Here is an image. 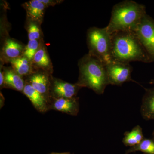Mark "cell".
Returning a JSON list of instances; mask_svg holds the SVG:
<instances>
[{"label":"cell","mask_w":154,"mask_h":154,"mask_svg":"<svg viewBox=\"0 0 154 154\" xmlns=\"http://www.w3.org/2000/svg\"><path fill=\"white\" fill-rule=\"evenodd\" d=\"M111 35L112 60L152 62L134 31H119Z\"/></svg>","instance_id":"6da1fadb"},{"label":"cell","mask_w":154,"mask_h":154,"mask_svg":"<svg viewBox=\"0 0 154 154\" xmlns=\"http://www.w3.org/2000/svg\"><path fill=\"white\" fill-rule=\"evenodd\" d=\"M146 14L144 5L130 0L120 2L113 6L106 28L110 34L119 31H134Z\"/></svg>","instance_id":"7a4b0ae2"},{"label":"cell","mask_w":154,"mask_h":154,"mask_svg":"<svg viewBox=\"0 0 154 154\" xmlns=\"http://www.w3.org/2000/svg\"><path fill=\"white\" fill-rule=\"evenodd\" d=\"M79 76L77 84L82 88L93 90L102 95L109 85L105 64L88 53L81 59L79 64Z\"/></svg>","instance_id":"3957f363"},{"label":"cell","mask_w":154,"mask_h":154,"mask_svg":"<svg viewBox=\"0 0 154 154\" xmlns=\"http://www.w3.org/2000/svg\"><path fill=\"white\" fill-rule=\"evenodd\" d=\"M87 41L89 54L105 64L112 61L111 35L106 27L90 28L88 32Z\"/></svg>","instance_id":"277c9868"},{"label":"cell","mask_w":154,"mask_h":154,"mask_svg":"<svg viewBox=\"0 0 154 154\" xmlns=\"http://www.w3.org/2000/svg\"><path fill=\"white\" fill-rule=\"evenodd\" d=\"M109 85L121 86L126 82L137 83L131 76L133 68L129 63L112 60L105 64Z\"/></svg>","instance_id":"5b68a950"},{"label":"cell","mask_w":154,"mask_h":154,"mask_svg":"<svg viewBox=\"0 0 154 154\" xmlns=\"http://www.w3.org/2000/svg\"><path fill=\"white\" fill-rule=\"evenodd\" d=\"M152 62H154V20L146 14L134 31Z\"/></svg>","instance_id":"8992f818"},{"label":"cell","mask_w":154,"mask_h":154,"mask_svg":"<svg viewBox=\"0 0 154 154\" xmlns=\"http://www.w3.org/2000/svg\"><path fill=\"white\" fill-rule=\"evenodd\" d=\"M81 88L78 84H72L58 79H51L50 97L51 99L76 97Z\"/></svg>","instance_id":"52a82bcc"},{"label":"cell","mask_w":154,"mask_h":154,"mask_svg":"<svg viewBox=\"0 0 154 154\" xmlns=\"http://www.w3.org/2000/svg\"><path fill=\"white\" fill-rule=\"evenodd\" d=\"M50 110H55L75 116L78 115L79 110V98L76 97L51 99Z\"/></svg>","instance_id":"ba28073f"},{"label":"cell","mask_w":154,"mask_h":154,"mask_svg":"<svg viewBox=\"0 0 154 154\" xmlns=\"http://www.w3.org/2000/svg\"><path fill=\"white\" fill-rule=\"evenodd\" d=\"M26 82L50 102L49 91L51 80L46 73L36 72L31 74Z\"/></svg>","instance_id":"9c48e42d"},{"label":"cell","mask_w":154,"mask_h":154,"mask_svg":"<svg viewBox=\"0 0 154 154\" xmlns=\"http://www.w3.org/2000/svg\"><path fill=\"white\" fill-rule=\"evenodd\" d=\"M32 103L33 107L40 113H45L50 110V102L30 84L25 82L23 92Z\"/></svg>","instance_id":"30bf717a"},{"label":"cell","mask_w":154,"mask_h":154,"mask_svg":"<svg viewBox=\"0 0 154 154\" xmlns=\"http://www.w3.org/2000/svg\"><path fill=\"white\" fill-rule=\"evenodd\" d=\"M144 89L145 93L143 97L141 114L146 120H154V88Z\"/></svg>","instance_id":"8fae6325"},{"label":"cell","mask_w":154,"mask_h":154,"mask_svg":"<svg viewBox=\"0 0 154 154\" xmlns=\"http://www.w3.org/2000/svg\"><path fill=\"white\" fill-rule=\"evenodd\" d=\"M28 17L33 22H41L46 6L40 0H32L23 5Z\"/></svg>","instance_id":"7c38bea8"},{"label":"cell","mask_w":154,"mask_h":154,"mask_svg":"<svg viewBox=\"0 0 154 154\" xmlns=\"http://www.w3.org/2000/svg\"><path fill=\"white\" fill-rule=\"evenodd\" d=\"M4 77V85L16 91L23 92L25 83L22 77L14 69L5 70Z\"/></svg>","instance_id":"4fadbf2b"},{"label":"cell","mask_w":154,"mask_h":154,"mask_svg":"<svg viewBox=\"0 0 154 154\" xmlns=\"http://www.w3.org/2000/svg\"><path fill=\"white\" fill-rule=\"evenodd\" d=\"M144 138L142 128L137 125L131 131L125 132L122 142L125 146L131 147L140 143Z\"/></svg>","instance_id":"5bb4252c"},{"label":"cell","mask_w":154,"mask_h":154,"mask_svg":"<svg viewBox=\"0 0 154 154\" xmlns=\"http://www.w3.org/2000/svg\"><path fill=\"white\" fill-rule=\"evenodd\" d=\"M24 51L23 45L14 39L8 38L5 42L3 51L6 57L11 60L20 57Z\"/></svg>","instance_id":"9a60e30c"},{"label":"cell","mask_w":154,"mask_h":154,"mask_svg":"<svg viewBox=\"0 0 154 154\" xmlns=\"http://www.w3.org/2000/svg\"><path fill=\"white\" fill-rule=\"evenodd\" d=\"M30 61L26 57H19L11 60L13 69L21 76L30 75L31 72Z\"/></svg>","instance_id":"2e32d148"},{"label":"cell","mask_w":154,"mask_h":154,"mask_svg":"<svg viewBox=\"0 0 154 154\" xmlns=\"http://www.w3.org/2000/svg\"><path fill=\"white\" fill-rule=\"evenodd\" d=\"M137 151L142 152L143 154H154L153 139L144 138L140 143L127 150L124 154H129Z\"/></svg>","instance_id":"e0dca14e"},{"label":"cell","mask_w":154,"mask_h":154,"mask_svg":"<svg viewBox=\"0 0 154 154\" xmlns=\"http://www.w3.org/2000/svg\"><path fill=\"white\" fill-rule=\"evenodd\" d=\"M32 62L36 66L44 70H49L51 68L50 59L44 47L39 48Z\"/></svg>","instance_id":"ac0fdd59"},{"label":"cell","mask_w":154,"mask_h":154,"mask_svg":"<svg viewBox=\"0 0 154 154\" xmlns=\"http://www.w3.org/2000/svg\"><path fill=\"white\" fill-rule=\"evenodd\" d=\"M39 48V42L38 40H29L23 52L24 57L28 59L30 61H32Z\"/></svg>","instance_id":"d6986e66"},{"label":"cell","mask_w":154,"mask_h":154,"mask_svg":"<svg viewBox=\"0 0 154 154\" xmlns=\"http://www.w3.org/2000/svg\"><path fill=\"white\" fill-rule=\"evenodd\" d=\"M28 32L29 40H38L41 36L40 29L36 23L33 22L29 24Z\"/></svg>","instance_id":"ffe728a7"},{"label":"cell","mask_w":154,"mask_h":154,"mask_svg":"<svg viewBox=\"0 0 154 154\" xmlns=\"http://www.w3.org/2000/svg\"><path fill=\"white\" fill-rule=\"evenodd\" d=\"M41 2L44 4L46 7L48 6H54L55 4H56V1L55 2H54L52 1H49V0H47V1H45V0H40Z\"/></svg>","instance_id":"44dd1931"},{"label":"cell","mask_w":154,"mask_h":154,"mask_svg":"<svg viewBox=\"0 0 154 154\" xmlns=\"http://www.w3.org/2000/svg\"><path fill=\"white\" fill-rule=\"evenodd\" d=\"M4 72H2V70L0 71V86L2 87L4 85Z\"/></svg>","instance_id":"7402d4cb"},{"label":"cell","mask_w":154,"mask_h":154,"mask_svg":"<svg viewBox=\"0 0 154 154\" xmlns=\"http://www.w3.org/2000/svg\"><path fill=\"white\" fill-rule=\"evenodd\" d=\"M49 154H71L69 152H63V153H57V152H52Z\"/></svg>","instance_id":"603a6c76"},{"label":"cell","mask_w":154,"mask_h":154,"mask_svg":"<svg viewBox=\"0 0 154 154\" xmlns=\"http://www.w3.org/2000/svg\"><path fill=\"white\" fill-rule=\"evenodd\" d=\"M151 85H154V80H152L149 82Z\"/></svg>","instance_id":"cb8c5ba5"},{"label":"cell","mask_w":154,"mask_h":154,"mask_svg":"<svg viewBox=\"0 0 154 154\" xmlns=\"http://www.w3.org/2000/svg\"><path fill=\"white\" fill-rule=\"evenodd\" d=\"M152 139L154 140V130L153 131L152 134Z\"/></svg>","instance_id":"d4e9b609"}]
</instances>
